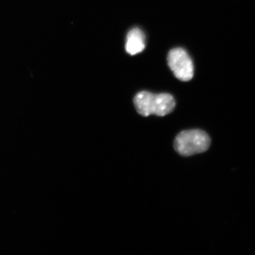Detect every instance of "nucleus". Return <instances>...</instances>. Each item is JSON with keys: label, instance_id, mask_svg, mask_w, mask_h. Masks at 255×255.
Returning a JSON list of instances; mask_svg holds the SVG:
<instances>
[{"label": "nucleus", "instance_id": "obj_1", "mask_svg": "<svg viewBox=\"0 0 255 255\" xmlns=\"http://www.w3.org/2000/svg\"><path fill=\"white\" fill-rule=\"evenodd\" d=\"M133 103L136 111L143 117L151 115L164 117L171 113L175 106L174 98L171 95L154 94L146 91L137 94Z\"/></svg>", "mask_w": 255, "mask_h": 255}, {"label": "nucleus", "instance_id": "obj_2", "mask_svg": "<svg viewBox=\"0 0 255 255\" xmlns=\"http://www.w3.org/2000/svg\"><path fill=\"white\" fill-rule=\"evenodd\" d=\"M211 143L209 136L200 129H190L181 131L174 141V149L178 154L188 157L205 152Z\"/></svg>", "mask_w": 255, "mask_h": 255}, {"label": "nucleus", "instance_id": "obj_3", "mask_svg": "<svg viewBox=\"0 0 255 255\" xmlns=\"http://www.w3.org/2000/svg\"><path fill=\"white\" fill-rule=\"evenodd\" d=\"M168 65L175 77L181 81H189L194 75V66L189 54L182 48L172 49L167 56Z\"/></svg>", "mask_w": 255, "mask_h": 255}, {"label": "nucleus", "instance_id": "obj_4", "mask_svg": "<svg viewBox=\"0 0 255 255\" xmlns=\"http://www.w3.org/2000/svg\"><path fill=\"white\" fill-rule=\"evenodd\" d=\"M145 47V36L138 28H133L128 33L126 44L127 52L130 55L141 53Z\"/></svg>", "mask_w": 255, "mask_h": 255}]
</instances>
